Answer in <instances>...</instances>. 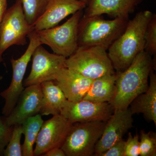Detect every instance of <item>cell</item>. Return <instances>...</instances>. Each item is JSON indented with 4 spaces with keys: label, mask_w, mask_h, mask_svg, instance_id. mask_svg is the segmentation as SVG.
Wrapping results in <instances>:
<instances>
[{
    "label": "cell",
    "mask_w": 156,
    "mask_h": 156,
    "mask_svg": "<svg viewBox=\"0 0 156 156\" xmlns=\"http://www.w3.org/2000/svg\"><path fill=\"white\" fill-rule=\"evenodd\" d=\"M14 126L7 125L5 119L0 118V156L3 155L4 150L11 138Z\"/></svg>",
    "instance_id": "cell-25"
},
{
    "label": "cell",
    "mask_w": 156,
    "mask_h": 156,
    "mask_svg": "<svg viewBox=\"0 0 156 156\" xmlns=\"http://www.w3.org/2000/svg\"><path fill=\"white\" fill-rule=\"evenodd\" d=\"M87 4L80 0H50L43 14L33 24L35 31L58 25L68 16L86 8Z\"/></svg>",
    "instance_id": "cell-14"
},
{
    "label": "cell",
    "mask_w": 156,
    "mask_h": 156,
    "mask_svg": "<svg viewBox=\"0 0 156 156\" xmlns=\"http://www.w3.org/2000/svg\"><path fill=\"white\" fill-rule=\"evenodd\" d=\"M41 85L43 95L41 115L60 114L67 101L64 93L53 80L45 81Z\"/></svg>",
    "instance_id": "cell-18"
},
{
    "label": "cell",
    "mask_w": 156,
    "mask_h": 156,
    "mask_svg": "<svg viewBox=\"0 0 156 156\" xmlns=\"http://www.w3.org/2000/svg\"><path fill=\"white\" fill-rule=\"evenodd\" d=\"M116 77L115 73L93 80L83 100L98 103H110L115 94Z\"/></svg>",
    "instance_id": "cell-19"
},
{
    "label": "cell",
    "mask_w": 156,
    "mask_h": 156,
    "mask_svg": "<svg viewBox=\"0 0 156 156\" xmlns=\"http://www.w3.org/2000/svg\"><path fill=\"white\" fill-rule=\"evenodd\" d=\"M27 38L29 39V44L24 53L17 59L13 58L11 59L13 69L11 83L8 89L0 93L5 100L2 113L6 117L10 114L16 106L18 98L24 89L23 78L33 53L37 47L42 45L35 30L32 32Z\"/></svg>",
    "instance_id": "cell-8"
},
{
    "label": "cell",
    "mask_w": 156,
    "mask_h": 156,
    "mask_svg": "<svg viewBox=\"0 0 156 156\" xmlns=\"http://www.w3.org/2000/svg\"><path fill=\"white\" fill-rule=\"evenodd\" d=\"M152 69L150 74V83L145 92L136 97L131 103L132 114L141 113L148 121L156 126V75Z\"/></svg>",
    "instance_id": "cell-17"
},
{
    "label": "cell",
    "mask_w": 156,
    "mask_h": 156,
    "mask_svg": "<svg viewBox=\"0 0 156 156\" xmlns=\"http://www.w3.org/2000/svg\"><path fill=\"white\" fill-rule=\"evenodd\" d=\"M80 1H82V2H84L86 3V4H87V3H88L89 0H80Z\"/></svg>",
    "instance_id": "cell-30"
},
{
    "label": "cell",
    "mask_w": 156,
    "mask_h": 156,
    "mask_svg": "<svg viewBox=\"0 0 156 156\" xmlns=\"http://www.w3.org/2000/svg\"><path fill=\"white\" fill-rule=\"evenodd\" d=\"M44 156H66V154L61 147H56L50 150L43 155Z\"/></svg>",
    "instance_id": "cell-28"
},
{
    "label": "cell",
    "mask_w": 156,
    "mask_h": 156,
    "mask_svg": "<svg viewBox=\"0 0 156 156\" xmlns=\"http://www.w3.org/2000/svg\"><path fill=\"white\" fill-rule=\"evenodd\" d=\"M139 136L136 133L133 136L131 133H128V138L126 141L125 156L140 155Z\"/></svg>",
    "instance_id": "cell-26"
},
{
    "label": "cell",
    "mask_w": 156,
    "mask_h": 156,
    "mask_svg": "<svg viewBox=\"0 0 156 156\" xmlns=\"http://www.w3.org/2000/svg\"><path fill=\"white\" fill-rule=\"evenodd\" d=\"M144 51L151 56L156 54V15L153 14L146 30Z\"/></svg>",
    "instance_id": "cell-24"
},
{
    "label": "cell",
    "mask_w": 156,
    "mask_h": 156,
    "mask_svg": "<svg viewBox=\"0 0 156 156\" xmlns=\"http://www.w3.org/2000/svg\"><path fill=\"white\" fill-rule=\"evenodd\" d=\"M93 80L65 67L58 71L53 81L56 82L68 100L77 102L83 99Z\"/></svg>",
    "instance_id": "cell-15"
},
{
    "label": "cell",
    "mask_w": 156,
    "mask_h": 156,
    "mask_svg": "<svg viewBox=\"0 0 156 156\" xmlns=\"http://www.w3.org/2000/svg\"><path fill=\"white\" fill-rule=\"evenodd\" d=\"M128 20L123 18L106 20L101 15L82 17L78 26V47L99 46L108 50L125 30Z\"/></svg>",
    "instance_id": "cell-3"
},
{
    "label": "cell",
    "mask_w": 156,
    "mask_h": 156,
    "mask_svg": "<svg viewBox=\"0 0 156 156\" xmlns=\"http://www.w3.org/2000/svg\"><path fill=\"white\" fill-rule=\"evenodd\" d=\"M31 58V69L29 75L23 81V87L41 84L45 81H53L58 71L66 67V58L50 53L42 45L37 47Z\"/></svg>",
    "instance_id": "cell-9"
},
{
    "label": "cell",
    "mask_w": 156,
    "mask_h": 156,
    "mask_svg": "<svg viewBox=\"0 0 156 156\" xmlns=\"http://www.w3.org/2000/svg\"><path fill=\"white\" fill-rule=\"evenodd\" d=\"M125 140H121L98 156H125Z\"/></svg>",
    "instance_id": "cell-27"
},
{
    "label": "cell",
    "mask_w": 156,
    "mask_h": 156,
    "mask_svg": "<svg viewBox=\"0 0 156 156\" xmlns=\"http://www.w3.org/2000/svg\"><path fill=\"white\" fill-rule=\"evenodd\" d=\"M34 30L26 18L21 0H16L7 9L0 24V63L6 50L14 45L23 46L27 38Z\"/></svg>",
    "instance_id": "cell-5"
},
{
    "label": "cell",
    "mask_w": 156,
    "mask_h": 156,
    "mask_svg": "<svg viewBox=\"0 0 156 156\" xmlns=\"http://www.w3.org/2000/svg\"><path fill=\"white\" fill-rule=\"evenodd\" d=\"M50 0H21L27 22L33 25L43 14Z\"/></svg>",
    "instance_id": "cell-21"
},
{
    "label": "cell",
    "mask_w": 156,
    "mask_h": 156,
    "mask_svg": "<svg viewBox=\"0 0 156 156\" xmlns=\"http://www.w3.org/2000/svg\"><path fill=\"white\" fill-rule=\"evenodd\" d=\"M107 50L99 46L79 47L66 60V67L94 80L115 74Z\"/></svg>",
    "instance_id": "cell-4"
},
{
    "label": "cell",
    "mask_w": 156,
    "mask_h": 156,
    "mask_svg": "<svg viewBox=\"0 0 156 156\" xmlns=\"http://www.w3.org/2000/svg\"><path fill=\"white\" fill-rule=\"evenodd\" d=\"M44 122L41 115L38 114L29 117L22 124L24 135V142L22 146L23 156H34V145Z\"/></svg>",
    "instance_id": "cell-20"
},
{
    "label": "cell",
    "mask_w": 156,
    "mask_h": 156,
    "mask_svg": "<svg viewBox=\"0 0 156 156\" xmlns=\"http://www.w3.org/2000/svg\"><path fill=\"white\" fill-rule=\"evenodd\" d=\"M152 69L156 70V59L144 50L126 69L116 73L115 94L110 103L115 109L128 108L136 97L147 90Z\"/></svg>",
    "instance_id": "cell-1"
},
{
    "label": "cell",
    "mask_w": 156,
    "mask_h": 156,
    "mask_svg": "<svg viewBox=\"0 0 156 156\" xmlns=\"http://www.w3.org/2000/svg\"><path fill=\"white\" fill-rule=\"evenodd\" d=\"M151 11H140L128 20L125 30L108 48V55L117 73L126 69L145 48L144 35L152 16Z\"/></svg>",
    "instance_id": "cell-2"
},
{
    "label": "cell",
    "mask_w": 156,
    "mask_h": 156,
    "mask_svg": "<svg viewBox=\"0 0 156 156\" xmlns=\"http://www.w3.org/2000/svg\"><path fill=\"white\" fill-rule=\"evenodd\" d=\"M23 134L22 125H14L11 138L4 150L3 155L23 156L22 146L20 144Z\"/></svg>",
    "instance_id": "cell-22"
},
{
    "label": "cell",
    "mask_w": 156,
    "mask_h": 156,
    "mask_svg": "<svg viewBox=\"0 0 156 156\" xmlns=\"http://www.w3.org/2000/svg\"><path fill=\"white\" fill-rule=\"evenodd\" d=\"M114 110L109 102L98 103L86 100L72 102L67 100L60 114L73 124L95 121L106 122Z\"/></svg>",
    "instance_id": "cell-10"
},
{
    "label": "cell",
    "mask_w": 156,
    "mask_h": 156,
    "mask_svg": "<svg viewBox=\"0 0 156 156\" xmlns=\"http://www.w3.org/2000/svg\"><path fill=\"white\" fill-rule=\"evenodd\" d=\"M72 125L60 114L44 122L36 141L34 156L43 155L52 149L61 147Z\"/></svg>",
    "instance_id": "cell-11"
},
{
    "label": "cell",
    "mask_w": 156,
    "mask_h": 156,
    "mask_svg": "<svg viewBox=\"0 0 156 156\" xmlns=\"http://www.w3.org/2000/svg\"><path fill=\"white\" fill-rule=\"evenodd\" d=\"M8 0H0V24L7 10Z\"/></svg>",
    "instance_id": "cell-29"
},
{
    "label": "cell",
    "mask_w": 156,
    "mask_h": 156,
    "mask_svg": "<svg viewBox=\"0 0 156 156\" xmlns=\"http://www.w3.org/2000/svg\"><path fill=\"white\" fill-rule=\"evenodd\" d=\"M42 97L41 84L27 87L20 94L16 106L5 118L7 125H22L29 117L39 114L41 108Z\"/></svg>",
    "instance_id": "cell-13"
},
{
    "label": "cell",
    "mask_w": 156,
    "mask_h": 156,
    "mask_svg": "<svg viewBox=\"0 0 156 156\" xmlns=\"http://www.w3.org/2000/svg\"><path fill=\"white\" fill-rule=\"evenodd\" d=\"M143 0H89L83 17L107 14L115 18H128Z\"/></svg>",
    "instance_id": "cell-16"
},
{
    "label": "cell",
    "mask_w": 156,
    "mask_h": 156,
    "mask_svg": "<svg viewBox=\"0 0 156 156\" xmlns=\"http://www.w3.org/2000/svg\"><path fill=\"white\" fill-rule=\"evenodd\" d=\"M139 150L141 156H156V134L150 131L146 133L144 130L140 131Z\"/></svg>",
    "instance_id": "cell-23"
},
{
    "label": "cell",
    "mask_w": 156,
    "mask_h": 156,
    "mask_svg": "<svg viewBox=\"0 0 156 156\" xmlns=\"http://www.w3.org/2000/svg\"><path fill=\"white\" fill-rule=\"evenodd\" d=\"M82 11L73 14L60 26L36 31L42 45H48L53 53L66 58L72 55L78 48V30Z\"/></svg>",
    "instance_id": "cell-6"
},
{
    "label": "cell",
    "mask_w": 156,
    "mask_h": 156,
    "mask_svg": "<svg viewBox=\"0 0 156 156\" xmlns=\"http://www.w3.org/2000/svg\"><path fill=\"white\" fill-rule=\"evenodd\" d=\"M130 108L115 109L107 121L102 135L95 148V155L108 149L115 143L123 139L125 134L133 127V115Z\"/></svg>",
    "instance_id": "cell-12"
},
{
    "label": "cell",
    "mask_w": 156,
    "mask_h": 156,
    "mask_svg": "<svg viewBox=\"0 0 156 156\" xmlns=\"http://www.w3.org/2000/svg\"><path fill=\"white\" fill-rule=\"evenodd\" d=\"M106 122L73 124L61 147L66 156L93 155L95 145L102 135Z\"/></svg>",
    "instance_id": "cell-7"
}]
</instances>
